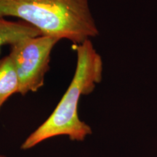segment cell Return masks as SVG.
I'll return each mask as SVG.
<instances>
[{
    "label": "cell",
    "instance_id": "cell-1",
    "mask_svg": "<svg viewBox=\"0 0 157 157\" xmlns=\"http://www.w3.org/2000/svg\"><path fill=\"white\" fill-rule=\"evenodd\" d=\"M75 73L67 90L50 117L21 144L22 150H29L43 141L66 135L72 141H83L93 133L91 127L82 121L78 105L82 95L93 93L103 78V65L91 40L76 45Z\"/></svg>",
    "mask_w": 157,
    "mask_h": 157
},
{
    "label": "cell",
    "instance_id": "cell-2",
    "mask_svg": "<svg viewBox=\"0 0 157 157\" xmlns=\"http://www.w3.org/2000/svg\"><path fill=\"white\" fill-rule=\"evenodd\" d=\"M0 16H13L42 35L81 44L99 34L89 0H0Z\"/></svg>",
    "mask_w": 157,
    "mask_h": 157
},
{
    "label": "cell",
    "instance_id": "cell-3",
    "mask_svg": "<svg viewBox=\"0 0 157 157\" xmlns=\"http://www.w3.org/2000/svg\"><path fill=\"white\" fill-rule=\"evenodd\" d=\"M59 41L56 37L39 35L25 37L10 45L9 55L14 63L21 95L35 93L42 87L50 69V54Z\"/></svg>",
    "mask_w": 157,
    "mask_h": 157
},
{
    "label": "cell",
    "instance_id": "cell-4",
    "mask_svg": "<svg viewBox=\"0 0 157 157\" xmlns=\"http://www.w3.org/2000/svg\"><path fill=\"white\" fill-rule=\"evenodd\" d=\"M42 35L38 29L24 21L12 22L0 16V52L4 45L13 43L27 36Z\"/></svg>",
    "mask_w": 157,
    "mask_h": 157
},
{
    "label": "cell",
    "instance_id": "cell-5",
    "mask_svg": "<svg viewBox=\"0 0 157 157\" xmlns=\"http://www.w3.org/2000/svg\"><path fill=\"white\" fill-rule=\"evenodd\" d=\"M19 80L10 55L0 60V110L13 94L18 93Z\"/></svg>",
    "mask_w": 157,
    "mask_h": 157
},
{
    "label": "cell",
    "instance_id": "cell-6",
    "mask_svg": "<svg viewBox=\"0 0 157 157\" xmlns=\"http://www.w3.org/2000/svg\"><path fill=\"white\" fill-rule=\"evenodd\" d=\"M0 157H7V156H5V155H2V154H0Z\"/></svg>",
    "mask_w": 157,
    "mask_h": 157
}]
</instances>
